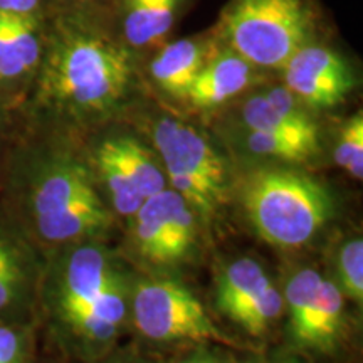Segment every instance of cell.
<instances>
[{
    "label": "cell",
    "instance_id": "obj_1",
    "mask_svg": "<svg viewBox=\"0 0 363 363\" xmlns=\"http://www.w3.org/2000/svg\"><path fill=\"white\" fill-rule=\"evenodd\" d=\"M39 99L71 118L110 113L123 101L133 61L123 45L83 21H57L39 65Z\"/></svg>",
    "mask_w": 363,
    "mask_h": 363
},
{
    "label": "cell",
    "instance_id": "obj_2",
    "mask_svg": "<svg viewBox=\"0 0 363 363\" xmlns=\"http://www.w3.org/2000/svg\"><path fill=\"white\" fill-rule=\"evenodd\" d=\"M242 207L256 233L276 247L294 249L320 233L333 201L320 182L298 170H259L242 190Z\"/></svg>",
    "mask_w": 363,
    "mask_h": 363
},
{
    "label": "cell",
    "instance_id": "obj_3",
    "mask_svg": "<svg viewBox=\"0 0 363 363\" xmlns=\"http://www.w3.org/2000/svg\"><path fill=\"white\" fill-rule=\"evenodd\" d=\"M29 207L38 234L52 244L86 238L110 219L88 170L62 157L43 163L35 174Z\"/></svg>",
    "mask_w": 363,
    "mask_h": 363
},
{
    "label": "cell",
    "instance_id": "obj_4",
    "mask_svg": "<svg viewBox=\"0 0 363 363\" xmlns=\"http://www.w3.org/2000/svg\"><path fill=\"white\" fill-rule=\"evenodd\" d=\"M313 33L303 0H235L224 16L229 48L254 67L283 69Z\"/></svg>",
    "mask_w": 363,
    "mask_h": 363
},
{
    "label": "cell",
    "instance_id": "obj_5",
    "mask_svg": "<svg viewBox=\"0 0 363 363\" xmlns=\"http://www.w3.org/2000/svg\"><path fill=\"white\" fill-rule=\"evenodd\" d=\"M153 140L170 189L203 219L214 216L227 197V170L216 148L192 126L172 118L158 121Z\"/></svg>",
    "mask_w": 363,
    "mask_h": 363
},
{
    "label": "cell",
    "instance_id": "obj_6",
    "mask_svg": "<svg viewBox=\"0 0 363 363\" xmlns=\"http://www.w3.org/2000/svg\"><path fill=\"white\" fill-rule=\"evenodd\" d=\"M133 320L140 333L152 342H225L202 303L184 284L172 279L136 284Z\"/></svg>",
    "mask_w": 363,
    "mask_h": 363
},
{
    "label": "cell",
    "instance_id": "obj_7",
    "mask_svg": "<svg viewBox=\"0 0 363 363\" xmlns=\"http://www.w3.org/2000/svg\"><path fill=\"white\" fill-rule=\"evenodd\" d=\"M283 71L286 88L311 108L337 106L355 84L347 61L323 45H303Z\"/></svg>",
    "mask_w": 363,
    "mask_h": 363
},
{
    "label": "cell",
    "instance_id": "obj_8",
    "mask_svg": "<svg viewBox=\"0 0 363 363\" xmlns=\"http://www.w3.org/2000/svg\"><path fill=\"white\" fill-rule=\"evenodd\" d=\"M116 276L103 249L83 246L67 254L54 276L51 293V303L61 323L94 301Z\"/></svg>",
    "mask_w": 363,
    "mask_h": 363
},
{
    "label": "cell",
    "instance_id": "obj_9",
    "mask_svg": "<svg viewBox=\"0 0 363 363\" xmlns=\"http://www.w3.org/2000/svg\"><path fill=\"white\" fill-rule=\"evenodd\" d=\"M44 52L39 16L0 12V84H12L39 69Z\"/></svg>",
    "mask_w": 363,
    "mask_h": 363
},
{
    "label": "cell",
    "instance_id": "obj_10",
    "mask_svg": "<svg viewBox=\"0 0 363 363\" xmlns=\"http://www.w3.org/2000/svg\"><path fill=\"white\" fill-rule=\"evenodd\" d=\"M254 81V66L233 49L219 52L206 65L195 78L187 99L195 108H216L249 88Z\"/></svg>",
    "mask_w": 363,
    "mask_h": 363
},
{
    "label": "cell",
    "instance_id": "obj_11",
    "mask_svg": "<svg viewBox=\"0 0 363 363\" xmlns=\"http://www.w3.org/2000/svg\"><path fill=\"white\" fill-rule=\"evenodd\" d=\"M126 318V291L120 274L99 296L62 325L84 347L98 348L111 342Z\"/></svg>",
    "mask_w": 363,
    "mask_h": 363
},
{
    "label": "cell",
    "instance_id": "obj_12",
    "mask_svg": "<svg viewBox=\"0 0 363 363\" xmlns=\"http://www.w3.org/2000/svg\"><path fill=\"white\" fill-rule=\"evenodd\" d=\"M184 201L174 189L165 187L160 192L145 199L136 211L135 239L140 251L157 264H172V233H174V216L179 203Z\"/></svg>",
    "mask_w": 363,
    "mask_h": 363
},
{
    "label": "cell",
    "instance_id": "obj_13",
    "mask_svg": "<svg viewBox=\"0 0 363 363\" xmlns=\"http://www.w3.org/2000/svg\"><path fill=\"white\" fill-rule=\"evenodd\" d=\"M206 65L203 45L195 39H180L167 44L150 65L158 88L175 98H187L195 78Z\"/></svg>",
    "mask_w": 363,
    "mask_h": 363
},
{
    "label": "cell",
    "instance_id": "obj_14",
    "mask_svg": "<svg viewBox=\"0 0 363 363\" xmlns=\"http://www.w3.org/2000/svg\"><path fill=\"white\" fill-rule=\"evenodd\" d=\"M345 299L335 281H321L320 291L310 315L291 337L299 347L328 352L337 343L343 321Z\"/></svg>",
    "mask_w": 363,
    "mask_h": 363
},
{
    "label": "cell",
    "instance_id": "obj_15",
    "mask_svg": "<svg viewBox=\"0 0 363 363\" xmlns=\"http://www.w3.org/2000/svg\"><path fill=\"white\" fill-rule=\"evenodd\" d=\"M182 0H125L123 34L133 48H145L170 33Z\"/></svg>",
    "mask_w": 363,
    "mask_h": 363
},
{
    "label": "cell",
    "instance_id": "obj_16",
    "mask_svg": "<svg viewBox=\"0 0 363 363\" xmlns=\"http://www.w3.org/2000/svg\"><path fill=\"white\" fill-rule=\"evenodd\" d=\"M242 121L247 130L278 135L301 143L313 152L320 150V133L311 118H291L272 108L262 94L249 98L242 106Z\"/></svg>",
    "mask_w": 363,
    "mask_h": 363
},
{
    "label": "cell",
    "instance_id": "obj_17",
    "mask_svg": "<svg viewBox=\"0 0 363 363\" xmlns=\"http://www.w3.org/2000/svg\"><path fill=\"white\" fill-rule=\"evenodd\" d=\"M267 283L271 281L267 278L264 267L257 261L251 257H242V259L230 262L220 272L219 281H217V310L230 318L235 311L247 305Z\"/></svg>",
    "mask_w": 363,
    "mask_h": 363
},
{
    "label": "cell",
    "instance_id": "obj_18",
    "mask_svg": "<svg viewBox=\"0 0 363 363\" xmlns=\"http://www.w3.org/2000/svg\"><path fill=\"white\" fill-rule=\"evenodd\" d=\"M103 147L111 153L143 199L167 187L165 174L142 143L128 136H121L106 140Z\"/></svg>",
    "mask_w": 363,
    "mask_h": 363
},
{
    "label": "cell",
    "instance_id": "obj_19",
    "mask_svg": "<svg viewBox=\"0 0 363 363\" xmlns=\"http://www.w3.org/2000/svg\"><path fill=\"white\" fill-rule=\"evenodd\" d=\"M29 288V266L16 240L0 230V311L17 306Z\"/></svg>",
    "mask_w": 363,
    "mask_h": 363
},
{
    "label": "cell",
    "instance_id": "obj_20",
    "mask_svg": "<svg viewBox=\"0 0 363 363\" xmlns=\"http://www.w3.org/2000/svg\"><path fill=\"white\" fill-rule=\"evenodd\" d=\"M94 158H96V165L103 174L108 192L111 195L113 206L121 216L133 217L145 199L136 190L133 182L125 175L111 153L103 147V143L98 147Z\"/></svg>",
    "mask_w": 363,
    "mask_h": 363
},
{
    "label": "cell",
    "instance_id": "obj_21",
    "mask_svg": "<svg viewBox=\"0 0 363 363\" xmlns=\"http://www.w3.org/2000/svg\"><path fill=\"white\" fill-rule=\"evenodd\" d=\"M321 281H323V276L320 272L311 267H305V269H299L286 284L283 299L288 306L291 335L301 328L310 315L318 291H320Z\"/></svg>",
    "mask_w": 363,
    "mask_h": 363
},
{
    "label": "cell",
    "instance_id": "obj_22",
    "mask_svg": "<svg viewBox=\"0 0 363 363\" xmlns=\"http://www.w3.org/2000/svg\"><path fill=\"white\" fill-rule=\"evenodd\" d=\"M283 306V293L272 283H267L247 305L235 311L230 320L242 326L247 333L261 335L281 315Z\"/></svg>",
    "mask_w": 363,
    "mask_h": 363
},
{
    "label": "cell",
    "instance_id": "obj_23",
    "mask_svg": "<svg viewBox=\"0 0 363 363\" xmlns=\"http://www.w3.org/2000/svg\"><path fill=\"white\" fill-rule=\"evenodd\" d=\"M338 288L345 296L362 305L363 301V240L350 239L342 244L337 256Z\"/></svg>",
    "mask_w": 363,
    "mask_h": 363
},
{
    "label": "cell",
    "instance_id": "obj_24",
    "mask_svg": "<svg viewBox=\"0 0 363 363\" xmlns=\"http://www.w3.org/2000/svg\"><path fill=\"white\" fill-rule=\"evenodd\" d=\"M335 160L357 180L363 179V116H352L343 125L335 147Z\"/></svg>",
    "mask_w": 363,
    "mask_h": 363
},
{
    "label": "cell",
    "instance_id": "obj_25",
    "mask_svg": "<svg viewBox=\"0 0 363 363\" xmlns=\"http://www.w3.org/2000/svg\"><path fill=\"white\" fill-rule=\"evenodd\" d=\"M246 145L256 155L279 158V160L284 162H305L310 157L316 155L313 150L305 147V145L278 135L262 133V131L247 130Z\"/></svg>",
    "mask_w": 363,
    "mask_h": 363
},
{
    "label": "cell",
    "instance_id": "obj_26",
    "mask_svg": "<svg viewBox=\"0 0 363 363\" xmlns=\"http://www.w3.org/2000/svg\"><path fill=\"white\" fill-rule=\"evenodd\" d=\"M29 338L16 326L0 325V363H26Z\"/></svg>",
    "mask_w": 363,
    "mask_h": 363
},
{
    "label": "cell",
    "instance_id": "obj_27",
    "mask_svg": "<svg viewBox=\"0 0 363 363\" xmlns=\"http://www.w3.org/2000/svg\"><path fill=\"white\" fill-rule=\"evenodd\" d=\"M43 0H0V12L39 16Z\"/></svg>",
    "mask_w": 363,
    "mask_h": 363
},
{
    "label": "cell",
    "instance_id": "obj_28",
    "mask_svg": "<svg viewBox=\"0 0 363 363\" xmlns=\"http://www.w3.org/2000/svg\"><path fill=\"white\" fill-rule=\"evenodd\" d=\"M177 363H229L224 358L216 355V353H211L207 350H197L190 355L184 357L182 360H179Z\"/></svg>",
    "mask_w": 363,
    "mask_h": 363
},
{
    "label": "cell",
    "instance_id": "obj_29",
    "mask_svg": "<svg viewBox=\"0 0 363 363\" xmlns=\"http://www.w3.org/2000/svg\"><path fill=\"white\" fill-rule=\"evenodd\" d=\"M264 363H306V362H303V360H298V358H279V360L264 362Z\"/></svg>",
    "mask_w": 363,
    "mask_h": 363
},
{
    "label": "cell",
    "instance_id": "obj_30",
    "mask_svg": "<svg viewBox=\"0 0 363 363\" xmlns=\"http://www.w3.org/2000/svg\"><path fill=\"white\" fill-rule=\"evenodd\" d=\"M110 363H142V362H130V360H120V362H110Z\"/></svg>",
    "mask_w": 363,
    "mask_h": 363
},
{
    "label": "cell",
    "instance_id": "obj_31",
    "mask_svg": "<svg viewBox=\"0 0 363 363\" xmlns=\"http://www.w3.org/2000/svg\"><path fill=\"white\" fill-rule=\"evenodd\" d=\"M74 2H89V0H74Z\"/></svg>",
    "mask_w": 363,
    "mask_h": 363
}]
</instances>
